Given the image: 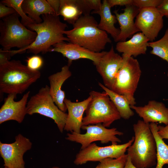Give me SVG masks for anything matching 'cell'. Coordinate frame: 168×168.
Wrapping results in <instances>:
<instances>
[{
	"label": "cell",
	"instance_id": "obj_1",
	"mask_svg": "<svg viewBox=\"0 0 168 168\" xmlns=\"http://www.w3.org/2000/svg\"><path fill=\"white\" fill-rule=\"evenodd\" d=\"M42 16L43 21L41 23L30 24L26 27L36 32L37 36L34 41L24 49L11 50L12 56L26 51L35 55L40 53L44 54L57 43L64 41L69 42L68 39L64 35V32L68 26L61 21L59 16L49 14Z\"/></svg>",
	"mask_w": 168,
	"mask_h": 168
},
{
	"label": "cell",
	"instance_id": "obj_2",
	"mask_svg": "<svg viewBox=\"0 0 168 168\" xmlns=\"http://www.w3.org/2000/svg\"><path fill=\"white\" fill-rule=\"evenodd\" d=\"M94 17L90 15H82L73 24V28L65 30L70 43L94 52H100L111 42L107 33L100 29Z\"/></svg>",
	"mask_w": 168,
	"mask_h": 168
},
{
	"label": "cell",
	"instance_id": "obj_3",
	"mask_svg": "<svg viewBox=\"0 0 168 168\" xmlns=\"http://www.w3.org/2000/svg\"><path fill=\"white\" fill-rule=\"evenodd\" d=\"M133 143L127 149L128 156L138 168H150L156 164V145L150 124L138 120L133 125Z\"/></svg>",
	"mask_w": 168,
	"mask_h": 168
},
{
	"label": "cell",
	"instance_id": "obj_4",
	"mask_svg": "<svg viewBox=\"0 0 168 168\" xmlns=\"http://www.w3.org/2000/svg\"><path fill=\"white\" fill-rule=\"evenodd\" d=\"M39 70L29 68L19 60L0 65V94H22L40 77Z\"/></svg>",
	"mask_w": 168,
	"mask_h": 168
},
{
	"label": "cell",
	"instance_id": "obj_5",
	"mask_svg": "<svg viewBox=\"0 0 168 168\" xmlns=\"http://www.w3.org/2000/svg\"><path fill=\"white\" fill-rule=\"evenodd\" d=\"M16 13L0 21V44L3 49L10 50L13 47L24 49L35 40L37 34L24 25Z\"/></svg>",
	"mask_w": 168,
	"mask_h": 168
},
{
	"label": "cell",
	"instance_id": "obj_6",
	"mask_svg": "<svg viewBox=\"0 0 168 168\" xmlns=\"http://www.w3.org/2000/svg\"><path fill=\"white\" fill-rule=\"evenodd\" d=\"M91 99L85 111L82 126L101 124L105 127H110L115 120L121 117L109 96L105 91H92L89 93Z\"/></svg>",
	"mask_w": 168,
	"mask_h": 168
},
{
	"label": "cell",
	"instance_id": "obj_7",
	"mask_svg": "<svg viewBox=\"0 0 168 168\" xmlns=\"http://www.w3.org/2000/svg\"><path fill=\"white\" fill-rule=\"evenodd\" d=\"M123 59L124 63L117 73L111 90L124 96L130 105H134L136 103L134 95L142 71L138 61L133 57Z\"/></svg>",
	"mask_w": 168,
	"mask_h": 168
},
{
	"label": "cell",
	"instance_id": "obj_8",
	"mask_svg": "<svg viewBox=\"0 0 168 168\" xmlns=\"http://www.w3.org/2000/svg\"><path fill=\"white\" fill-rule=\"evenodd\" d=\"M27 114L38 113L53 120L60 132H63L68 114L61 110L55 104L49 93V86L46 85L32 96L26 105Z\"/></svg>",
	"mask_w": 168,
	"mask_h": 168
},
{
	"label": "cell",
	"instance_id": "obj_9",
	"mask_svg": "<svg viewBox=\"0 0 168 168\" xmlns=\"http://www.w3.org/2000/svg\"><path fill=\"white\" fill-rule=\"evenodd\" d=\"M81 129L86 130L84 134L74 132L68 133L66 140L81 144V150L88 147L93 142L100 141L102 143H107L110 142L112 144H117L121 142L117 135L121 136L123 133L113 128L109 129L101 124L82 126Z\"/></svg>",
	"mask_w": 168,
	"mask_h": 168
},
{
	"label": "cell",
	"instance_id": "obj_10",
	"mask_svg": "<svg viewBox=\"0 0 168 168\" xmlns=\"http://www.w3.org/2000/svg\"><path fill=\"white\" fill-rule=\"evenodd\" d=\"M134 137L128 142L122 144H112L100 147L92 143L77 154L73 161L77 165H82L88 161H100L106 158H117L125 153L133 142Z\"/></svg>",
	"mask_w": 168,
	"mask_h": 168
},
{
	"label": "cell",
	"instance_id": "obj_11",
	"mask_svg": "<svg viewBox=\"0 0 168 168\" xmlns=\"http://www.w3.org/2000/svg\"><path fill=\"white\" fill-rule=\"evenodd\" d=\"M32 143L30 140L21 134L15 138L11 143L0 142V154L3 160L4 166L9 168H25L23 156L30 150Z\"/></svg>",
	"mask_w": 168,
	"mask_h": 168
},
{
	"label": "cell",
	"instance_id": "obj_12",
	"mask_svg": "<svg viewBox=\"0 0 168 168\" xmlns=\"http://www.w3.org/2000/svg\"><path fill=\"white\" fill-rule=\"evenodd\" d=\"M163 16L157 8L139 9L135 22L137 28L149 40L154 41L162 29Z\"/></svg>",
	"mask_w": 168,
	"mask_h": 168
},
{
	"label": "cell",
	"instance_id": "obj_13",
	"mask_svg": "<svg viewBox=\"0 0 168 168\" xmlns=\"http://www.w3.org/2000/svg\"><path fill=\"white\" fill-rule=\"evenodd\" d=\"M124 60L122 56L114 51L112 45L108 51H105L99 63L95 66L96 70L102 77L104 85L111 90L119 71Z\"/></svg>",
	"mask_w": 168,
	"mask_h": 168
},
{
	"label": "cell",
	"instance_id": "obj_14",
	"mask_svg": "<svg viewBox=\"0 0 168 168\" xmlns=\"http://www.w3.org/2000/svg\"><path fill=\"white\" fill-rule=\"evenodd\" d=\"M30 92H27L18 101L15 100L17 94H8L0 109V124L10 120H15L19 123L23 122L27 114L26 105Z\"/></svg>",
	"mask_w": 168,
	"mask_h": 168
},
{
	"label": "cell",
	"instance_id": "obj_15",
	"mask_svg": "<svg viewBox=\"0 0 168 168\" xmlns=\"http://www.w3.org/2000/svg\"><path fill=\"white\" fill-rule=\"evenodd\" d=\"M49 52H57L62 54L68 59V65L70 66L73 60L80 59H89L96 65L100 61L105 51L94 52L77 44L63 42L53 45Z\"/></svg>",
	"mask_w": 168,
	"mask_h": 168
},
{
	"label": "cell",
	"instance_id": "obj_16",
	"mask_svg": "<svg viewBox=\"0 0 168 168\" xmlns=\"http://www.w3.org/2000/svg\"><path fill=\"white\" fill-rule=\"evenodd\" d=\"M124 12L119 13L117 10L113 12L120 26L119 34L115 41H124L140 32L134 21L139 12V9L133 5L125 7Z\"/></svg>",
	"mask_w": 168,
	"mask_h": 168
},
{
	"label": "cell",
	"instance_id": "obj_17",
	"mask_svg": "<svg viewBox=\"0 0 168 168\" xmlns=\"http://www.w3.org/2000/svg\"><path fill=\"white\" fill-rule=\"evenodd\" d=\"M146 123H154L168 124V108L162 102L150 100L143 106L130 105Z\"/></svg>",
	"mask_w": 168,
	"mask_h": 168
},
{
	"label": "cell",
	"instance_id": "obj_18",
	"mask_svg": "<svg viewBox=\"0 0 168 168\" xmlns=\"http://www.w3.org/2000/svg\"><path fill=\"white\" fill-rule=\"evenodd\" d=\"M91 97L79 102H73L65 98L64 103L68 111V116L64 130L71 132L81 133L83 114L85 111Z\"/></svg>",
	"mask_w": 168,
	"mask_h": 168
},
{
	"label": "cell",
	"instance_id": "obj_19",
	"mask_svg": "<svg viewBox=\"0 0 168 168\" xmlns=\"http://www.w3.org/2000/svg\"><path fill=\"white\" fill-rule=\"evenodd\" d=\"M69 67L68 65L63 66L60 71L50 75L48 78L50 94L56 105L65 113L67 110L64 102L65 93L62 90V87L65 81L72 76Z\"/></svg>",
	"mask_w": 168,
	"mask_h": 168
},
{
	"label": "cell",
	"instance_id": "obj_20",
	"mask_svg": "<svg viewBox=\"0 0 168 168\" xmlns=\"http://www.w3.org/2000/svg\"><path fill=\"white\" fill-rule=\"evenodd\" d=\"M149 41V39L142 32H139L128 40L117 42L115 49L122 53L123 58L135 57L140 55L146 54Z\"/></svg>",
	"mask_w": 168,
	"mask_h": 168
},
{
	"label": "cell",
	"instance_id": "obj_21",
	"mask_svg": "<svg viewBox=\"0 0 168 168\" xmlns=\"http://www.w3.org/2000/svg\"><path fill=\"white\" fill-rule=\"evenodd\" d=\"M102 3L100 10L92 13L97 14L100 15V20L98 25L99 28L110 34L115 41L120 32V29L115 26L117 22L116 17L115 15L112 13L111 7L107 0H103Z\"/></svg>",
	"mask_w": 168,
	"mask_h": 168
},
{
	"label": "cell",
	"instance_id": "obj_22",
	"mask_svg": "<svg viewBox=\"0 0 168 168\" xmlns=\"http://www.w3.org/2000/svg\"><path fill=\"white\" fill-rule=\"evenodd\" d=\"M22 7L24 12L37 24L43 21L42 19L40 17L41 15H56L54 11L45 0H24Z\"/></svg>",
	"mask_w": 168,
	"mask_h": 168
},
{
	"label": "cell",
	"instance_id": "obj_23",
	"mask_svg": "<svg viewBox=\"0 0 168 168\" xmlns=\"http://www.w3.org/2000/svg\"><path fill=\"white\" fill-rule=\"evenodd\" d=\"M99 85L109 96L119 113L121 118L128 119L134 114L129 103L124 96L118 94L99 82Z\"/></svg>",
	"mask_w": 168,
	"mask_h": 168
},
{
	"label": "cell",
	"instance_id": "obj_24",
	"mask_svg": "<svg viewBox=\"0 0 168 168\" xmlns=\"http://www.w3.org/2000/svg\"><path fill=\"white\" fill-rule=\"evenodd\" d=\"M60 1V6L57 16H61L64 21L73 25L83 14L77 0Z\"/></svg>",
	"mask_w": 168,
	"mask_h": 168
},
{
	"label": "cell",
	"instance_id": "obj_25",
	"mask_svg": "<svg viewBox=\"0 0 168 168\" xmlns=\"http://www.w3.org/2000/svg\"><path fill=\"white\" fill-rule=\"evenodd\" d=\"M158 126L157 123L150 124V129L156 145L157 161L155 168H162L164 165H168V145L158 135Z\"/></svg>",
	"mask_w": 168,
	"mask_h": 168
},
{
	"label": "cell",
	"instance_id": "obj_26",
	"mask_svg": "<svg viewBox=\"0 0 168 168\" xmlns=\"http://www.w3.org/2000/svg\"><path fill=\"white\" fill-rule=\"evenodd\" d=\"M149 47L152 48L151 54L159 57L168 63V28L160 40L149 42Z\"/></svg>",
	"mask_w": 168,
	"mask_h": 168
},
{
	"label": "cell",
	"instance_id": "obj_27",
	"mask_svg": "<svg viewBox=\"0 0 168 168\" xmlns=\"http://www.w3.org/2000/svg\"><path fill=\"white\" fill-rule=\"evenodd\" d=\"M24 0H3L1 2L7 7L14 9L21 17V23L25 26L28 25L36 23L24 12L22 4Z\"/></svg>",
	"mask_w": 168,
	"mask_h": 168
},
{
	"label": "cell",
	"instance_id": "obj_28",
	"mask_svg": "<svg viewBox=\"0 0 168 168\" xmlns=\"http://www.w3.org/2000/svg\"><path fill=\"white\" fill-rule=\"evenodd\" d=\"M128 155L124 154L117 158H106L100 161L99 168H124Z\"/></svg>",
	"mask_w": 168,
	"mask_h": 168
},
{
	"label": "cell",
	"instance_id": "obj_29",
	"mask_svg": "<svg viewBox=\"0 0 168 168\" xmlns=\"http://www.w3.org/2000/svg\"><path fill=\"white\" fill-rule=\"evenodd\" d=\"M77 0L83 15H90L92 11V12H94L99 11L102 3L100 0Z\"/></svg>",
	"mask_w": 168,
	"mask_h": 168
},
{
	"label": "cell",
	"instance_id": "obj_30",
	"mask_svg": "<svg viewBox=\"0 0 168 168\" xmlns=\"http://www.w3.org/2000/svg\"><path fill=\"white\" fill-rule=\"evenodd\" d=\"M26 61L27 66L33 70H38L43 64L42 58L40 56L37 55L28 57Z\"/></svg>",
	"mask_w": 168,
	"mask_h": 168
},
{
	"label": "cell",
	"instance_id": "obj_31",
	"mask_svg": "<svg viewBox=\"0 0 168 168\" xmlns=\"http://www.w3.org/2000/svg\"><path fill=\"white\" fill-rule=\"evenodd\" d=\"M162 0H133V5L139 9L147 7L157 8Z\"/></svg>",
	"mask_w": 168,
	"mask_h": 168
},
{
	"label": "cell",
	"instance_id": "obj_32",
	"mask_svg": "<svg viewBox=\"0 0 168 168\" xmlns=\"http://www.w3.org/2000/svg\"><path fill=\"white\" fill-rule=\"evenodd\" d=\"M16 13L13 8L7 7L1 2H0V18H3Z\"/></svg>",
	"mask_w": 168,
	"mask_h": 168
},
{
	"label": "cell",
	"instance_id": "obj_33",
	"mask_svg": "<svg viewBox=\"0 0 168 168\" xmlns=\"http://www.w3.org/2000/svg\"><path fill=\"white\" fill-rule=\"evenodd\" d=\"M107 1L111 8L115 6L125 7L133 5V0H107Z\"/></svg>",
	"mask_w": 168,
	"mask_h": 168
},
{
	"label": "cell",
	"instance_id": "obj_34",
	"mask_svg": "<svg viewBox=\"0 0 168 168\" xmlns=\"http://www.w3.org/2000/svg\"><path fill=\"white\" fill-rule=\"evenodd\" d=\"M12 56L11 50L0 49V65L6 63L10 60Z\"/></svg>",
	"mask_w": 168,
	"mask_h": 168
},
{
	"label": "cell",
	"instance_id": "obj_35",
	"mask_svg": "<svg viewBox=\"0 0 168 168\" xmlns=\"http://www.w3.org/2000/svg\"><path fill=\"white\" fill-rule=\"evenodd\" d=\"M157 8L164 16L168 18V0H162Z\"/></svg>",
	"mask_w": 168,
	"mask_h": 168
},
{
	"label": "cell",
	"instance_id": "obj_36",
	"mask_svg": "<svg viewBox=\"0 0 168 168\" xmlns=\"http://www.w3.org/2000/svg\"><path fill=\"white\" fill-rule=\"evenodd\" d=\"M158 133L162 139H168V124L165 126L158 125Z\"/></svg>",
	"mask_w": 168,
	"mask_h": 168
},
{
	"label": "cell",
	"instance_id": "obj_37",
	"mask_svg": "<svg viewBox=\"0 0 168 168\" xmlns=\"http://www.w3.org/2000/svg\"><path fill=\"white\" fill-rule=\"evenodd\" d=\"M47 1L54 11L55 14L57 15L60 6V0H47Z\"/></svg>",
	"mask_w": 168,
	"mask_h": 168
},
{
	"label": "cell",
	"instance_id": "obj_38",
	"mask_svg": "<svg viewBox=\"0 0 168 168\" xmlns=\"http://www.w3.org/2000/svg\"><path fill=\"white\" fill-rule=\"evenodd\" d=\"M124 168H138L132 163L130 158L128 156Z\"/></svg>",
	"mask_w": 168,
	"mask_h": 168
},
{
	"label": "cell",
	"instance_id": "obj_39",
	"mask_svg": "<svg viewBox=\"0 0 168 168\" xmlns=\"http://www.w3.org/2000/svg\"><path fill=\"white\" fill-rule=\"evenodd\" d=\"M52 168H60L58 166H54V167H53Z\"/></svg>",
	"mask_w": 168,
	"mask_h": 168
},
{
	"label": "cell",
	"instance_id": "obj_40",
	"mask_svg": "<svg viewBox=\"0 0 168 168\" xmlns=\"http://www.w3.org/2000/svg\"><path fill=\"white\" fill-rule=\"evenodd\" d=\"M95 168H99L98 165Z\"/></svg>",
	"mask_w": 168,
	"mask_h": 168
},
{
	"label": "cell",
	"instance_id": "obj_41",
	"mask_svg": "<svg viewBox=\"0 0 168 168\" xmlns=\"http://www.w3.org/2000/svg\"><path fill=\"white\" fill-rule=\"evenodd\" d=\"M4 168H9L6 166H4Z\"/></svg>",
	"mask_w": 168,
	"mask_h": 168
},
{
	"label": "cell",
	"instance_id": "obj_42",
	"mask_svg": "<svg viewBox=\"0 0 168 168\" xmlns=\"http://www.w3.org/2000/svg\"><path fill=\"white\" fill-rule=\"evenodd\" d=\"M167 76L168 77V72L167 73Z\"/></svg>",
	"mask_w": 168,
	"mask_h": 168
}]
</instances>
